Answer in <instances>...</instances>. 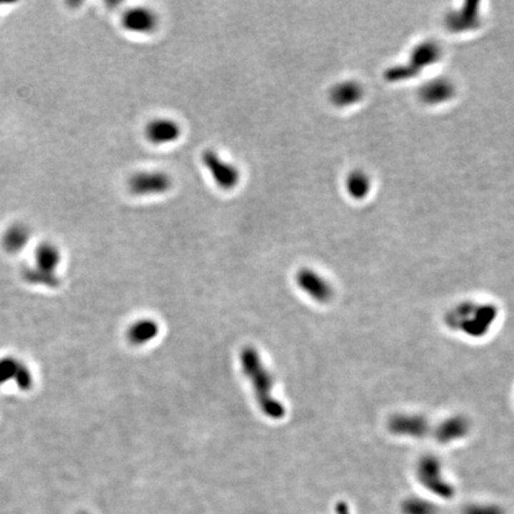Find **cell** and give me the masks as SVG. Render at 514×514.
I'll return each mask as SVG.
<instances>
[{
  "instance_id": "1",
  "label": "cell",
  "mask_w": 514,
  "mask_h": 514,
  "mask_svg": "<svg viewBox=\"0 0 514 514\" xmlns=\"http://www.w3.org/2000/svg\"><path fill=\"white\" fill-rule=\"evenodd\" d=\"M499 316V306L493 301L464 299L446 308L442 321L450 332L480 341L493 331Z\"/></svg>"
},
{
  "instance_id": "2",
  "label": "cell",
  "mask_w": 514,
  "mask_h": 514,
  "mask_svg": "<svg viewBox=\"0 0 514 514\" xmlns=\"http://www.w3.org/2000/svg\"><path fill=\"white\" fill-rule=\"evenodd\" d=\"M241 366L243 373L253 386L257 403L264 415L274 420H280L285 417V406L273 395V376L264 367L263 361L255 348H243L241 351Z\"/></svg>"
},
{
  "instance_id": "3",
  "label": "cell",
  "mask_w": 514,
  "mask_h": 514,
  "mask_svg": "<svg viewBox=\"0 0 514 514\" xmlns=\"http://www.w3.org/2000/svg\"><path fill=\"white\" fill-rule=\"evenodd\" d=\"M414 475L425 490L439 499H453L456 494L455 485L445 475L442 460L435 453H424L419 456L414 467Z\"/></svg>"
},
{
  "instance_id": "4",
  "label": "cell",
  "mask_w": 514,
  "mask_h": 514,
  "mask_svg": "<svg viewBox=\"0 0 514 514\" xmlns=\"http://www.w3.org/2000/svg\"><path fill=\"white\" fill-rule=\"evenodd\" d=\"M62 255L59 248L50 242H43L36 248L34 263L23 271L25 281L31 285L59 287L60 280L56 271L60 267Z\"/></svg>"
},
{
  "instance_id": "5",
  "label": "cell",
  "mask_w": 514,
  "mask_h": 514,
  "mask_svg": "<svg viewBox=\"0 0 514 514\" xmlns=\"http://www.w3.org/2000/svg\"><path fill=\"white\" fill-rule=\"evenodd\" d=\"M431 421L419 412H395L386 423L387 431L396 438L421 440L432 432Z\"/></svg>"
},
{
  "instance_id": "6",
  "label": "cell",
  "mask_w": 514,
  "mask_h": 514,
  "mask_svg": "<svg viewBox=\"0 0 514 514\" xmlns=\"http://www.w3.org/2000/svg\"><path fill=\"white\" fill-rule=\"evenodd\" d=\"M473 430V421L464 413H453L432 426L431 435L440 445H451L467 438Z\"/></svg>"
},
{
  "instance_id": "7",
  "label": "cell",
  "mask_w": 514,
  "mask_h": 514,
  "mask_svg": "<svg viewBox=\"0 0 514 514\" xmlns=\"http://www.w3.org/2000/svg\"><path fill=\"white\" fill-rule=\"evenodd\" d=\"M203 166L213 178L214 183L224 191H231L241 181V171L235 164L230 163L212 149H207L201 155Z\"/></svg>"
},
{
  "instance_id": "8",
  "label": "cell",
  "mask_w": 514,
  "mask_h": 514,
  "mask_svg": "<svg viewBox=\"0 0 514 514\" xmlns=\"http://www.w3.org/2000/svg\"><path fill=\"white\" fill-rule=\"evenodd\" d=\"M128 187L133 196H160L169 192L173 187V178L164 171H139L128 178Z\"/></svg>"
},
{
  "instance_id": "9",
  "label": "cell",
  "mask_w": 514,
  "mask_h": 514,
  "mask_svg": "<svg viewBox=\"0 0 514 514\" xmlns=\"http://www.w3.org/2000/svg\"><path fill=\"white\" fill-rule=\"evenodd\" d=\"M296 281L301 292L316 303L324 305L331 303L335 298V288L331 282L313 269H300L296 273Z\"/></svg>"
},
{
  "instance_id": "10",
  "label": "cell",
  "mask_w": 514,
  "mask_h": 514,
  "mask_svg": "<svg viewBox=\"0 0 514 514\" xmlns=\"http://www.w3.org/2000/svg\"><path fill=\"white\" fill-rule=\"evenodd\" d=\"M146 137L151 144L163 146L178 141L182 135L181 126L171 118H156L146 124Z\"/></svg>"
},
{
  "instance_id": "11",
  "label": "cell",
  "mask_w": 514,
  "mask_h": 514,
  "mask_svg": "<svg viewBox=\"0 0 514 514\" xmlns=\"http://www.w3.org/2000/svg\"><path fill=\"white\" fill-rule=\"evenodd\" d=\"M121 24L125 30L135 34H151L158 25V17L148 7L137 6L128 9L123 17Z\"/></svg>"
},
{
  "instance_id": "12",
  "label": "cell",
  "mask_w": 514,
  "mask_h": 514,
  "mask_svg": "<svg viewBox=\"0 0 514 514\" xmlns=\"http://www.w3.org/2000/svg\"><path fill=\"white\" fill-rule=\"evenodd\" d=\"M31 239V230L23 223H14L4 232L1 246L9 253H18L24 250Z\"/></svg>"
},
{
  "instance_id": "13",
  "label": "cell",
  "mask_w": 514,
  "mask_h": 514,
  "mask_svg": "<svg viewBox=\"0 0 514 514\" xmlns=\"http://www.w3.org/2000/svg\"><path fill=\"white\" fill-rule=\"evenodd\" d=\"M160 328L153 319H141L128 328L126 338L132 346H144L150 341L156 338Z\"/></svg>"
},
{
  "instance_id": "14",
  "label": "cell",
  "mask_w": 514,
  "mask_h": 514,
  "mask_svg": "<svg viewBox=\"0 0 514 514\" xmlns=\"http://www.w3.org/2000/svg\"><path fill=\"white\" fill-rule=\"evenodd\" d=\"M403 514H438V507L431 500L420 496H408L401 503Z\"/></svg>"
},
{
  "instance_id": "15",
  "label": "cell",
  "mask_w": 514,
  "mask_h": 514,
  "mask_svg": "<svg viewBox=\"0 0 514 514\" xmlns=\"http://www.w3.org/2000/svg\"><path fill=\"white\" fill-rule=\"evenodd\" d=\"M361 89L358 85H355L353 82H344L336 85L330 92V98L331 101L336 105H346V104L353 103L355 100L360 98Z\"/></svg>"
},
{
  "instance_id": "16",
  "label": "cell",
  "mask_w": 514,
  "mask_h": 514,
  "mask_svg": "<svg viewBox=\"0 0 514 514\" xmlns=\"http://www.w3.org/2000/svg\"><path fill=\"white\" fill-rule=\"evenodd\" d=\"M21 363H23L21 361L14 357H3L0 360V385H5L7 382H14Z\"/></svg>"
},
{
  "instance_id": "17",
  "label": "cell",
  "mask_w": 514,
  "mask_h": 514,
  "mask_svg": "<svg viewBox=\"0 0 514 514\" xmlns=\"http://www.w3.org/2000/svg\"><path fill=\"white\" fill-rule=\"evenodd\" d=\"M346 187L351 196L355 198L366 196L369 188V181L367 176L362 173H353L350 174L349 178L346 180Z\"/></svg>"
},
{
  "instance_id": "18",
  "label": "cell",
  "mask_w": 514,
  "mask_h": 514,
  "mask_svg": "<svg viewBox=\"0 0 514 514\" xmlns=\"http://www.w3.org/2000/svg\"><path fill=\"white\" fill-rule=\"evenodd\" d=\"M462 514H505V510L495 503H474L464 507Z\"/></svg>"
},
{
  "instance_id": "19",
  "label": "cell",
  "mask_w": 514,
  "mask_h": 514,
  "mask_svg": "<svg viewBox=\"0 0 514 514\" xmlns=\"http://www.w3.org/2000/svg\"><path fill=\"white\" fill-rule=\"evenodd\" d=\"M450 87L448 84H442L437 82V84H432L424 89L425 99L428 101H437V100L445 99L446 94H450Z\"/></svg>"
},
{
  "instance_id": "20",
  "label": "cell",
  "mask_w": 514,
  "mask_h": 514,
  "mask_svg": "<svg viewBox=\"0 0 514 514\" xmlns=\"http://www.w3.org/2000/svg\"><path fill=\"white\" fill-rule=\"evenodd\" d=\"M437 56H439V49L432 46L431 43L419 46L413 54L414 59L419 61V64H431L432 61L437 60Z\"/></svg>"
},
{
  "instance_id": "21",
  "label": "cell",
  "mask_w": 514,
  "mask_h": 514,
  "mask_svg": "<svg viewBox=\"0 0 514 514\" xmlns=\"http://www.w3.org/2000/svg\"><path fill=\"white\" fill-rule=\"evenodd\" d=\"M14 383H16L18 388L21 389V392H28V390L32 388L34 378H32L31 371L29 369L26 364H21V368H19V371H18Z\"/></svg>"
},
{
  "instance_id": "22",
  "label": "cell",
  "mask_w": 514,
  "mask_h": 514,
  "mask_svg": "<svg viewBox=\"0 0 514 514\" xmlns=\"http://www.w3.org/2000/svg\"><path fill=\"white\" fill-rule=\"evenodd\" d=\"M336 514H350V508L346 501H338L336 505Z\"/></svg>"
}]
</instances>
